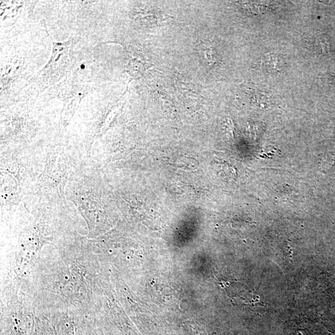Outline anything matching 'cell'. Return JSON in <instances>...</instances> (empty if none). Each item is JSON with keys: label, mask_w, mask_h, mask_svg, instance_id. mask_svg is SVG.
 I'll return each instance as SVG.
<instances>
[{"label": "cell", "mask_w": 335, "mask_h": 335, "mask_svg": "<svg viewBox=\"0 0 335 335\" xmlns=\"http://www.w3.org/2000/svg\"><path fill=\"white\" fill-rule=\"evenodd\" d=\"M307 46L313 51L324 54L328 53L329 44L327 39L323 35L307 37L306 39Z\"/></svg>", "instance_id": "1"}, {"label": "cell", "mask_w": 335, "mask_h": 335, "mask_svg": "<svg viewBox=\"0 0 335 335\" xmlns=\"http://www.w3.org/2000/svg\"><path fill=\"white\" fill-rule=\"evenodd\" d=\"M263 67L270 72H277V71L282 70L283 59L278 55H266L263 61Z\"/></svg>", "instance_id": "2"}]
</instances>
